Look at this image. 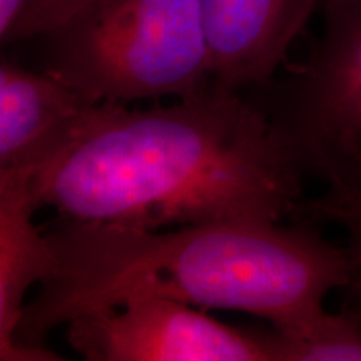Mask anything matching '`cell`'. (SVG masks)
<instances>
[{
	"label": "cell",
	"mask_w": 361,
	"mask_h": 361,
	"mask_svg": "<svg viewBox=\"0 0 361 361\" xmlns=\"http://www.w3.org/2000/svg\"><path fill=\"white\" fill-rule=\"evenodd\" d=\"M37 39L44 71L96 104L180 99L211 84L200 0H94Z\"/></svg>",
	"instance_id": "obj_3"
},
{
	"label": "cell",
	"mask_w": 361,
	"mask_h": 361,
	"mask_svg": "<svg viewBox=\"0 0 361 361\" xmlns=\"http://www.w3.org/2000/svg\"><path fill=\"white\" fill-rule=\"evenodd\" d=\"M351 251L355 255V269L353 276L348 286H346V293H348V305L353 308L361 311V246L348 243Z\"/></svg>",
	"instance_id": "obj_12"
},
{
	"label": "cell",
	"mask_w": 361,
	"mask_h": 361,
	"mask_svg": "<svg viewBox=\"0 0 361 361\" xmlns=\"http://www.w3.org/2000/svg\"><path fill=\"white\" fill-rule=\"evenodd\" d=\"M99 104L49 72L0 66V169H37L79 133Z\"/></svg>",
	"instance_id": "obj_7"
},
{
	"label": "cell",
	"mask_w": 361,
	"mask_h": 361,
	"mask_svg": "<svg viewBox=\"0 0 361 361\" xmlns=\"http://www.w3.org/2000/svg\"><path fill=\"white\" fill-rule=\"evenodd\" d=\"M67 341L90 361H271L264 331L157 296L79 316L67 323Z\"/></svg>",
	"instance_id": "obj_5"
},
{
	"label": "cell",
	"mask_w": 361,
	"mask_h": 361,
	"mask_svg": "<svg viewBox=\"0 0 361 361\" xmlns=\"http://www.w3.org/2000/svg\"><path fill=\"white\" fill-rule=\"evenodd\" d=\"M305 176L264 106L211 82L169 106L102 102L52 159L30 169L39 207L130 229L296 216Z\"/></svg>",
	"instance_id": "obj_1"
},
{
	"label": "cell",
	"mask_w": 361,
	"mask_h": 361,
	"mask_svg": "<svg viewBox=\"0 0 361 361\" xmlns=\"http://www.w3.org/2000/svg\"><path fill=\"white\" fill-rule=\"evenodd\" d=\"M92 2L94 0H37L16 25L7 44L42 37Z\"/></svg>",
	"instance_id": "obj_10"
},
{
	"label": "cell",
	"mask_w": 361,
	"mask_h": 361,
	"mask_svg": "<svg viewBox=\"0 0 361 361\" xmlns=\"http://www.w3.org/2000/svg\"><path fill=\"white\" fill-rule=\"evenodd\" d=\"M51 274L25 305L20 345L49 350L54 328L135 298H169L196 308L259 316L293 333L346 290L355 255L333 245L316 223L221 221L171 231L67 221L47 234Z\"/></svg>",
	"instance_id": "obj_2"
},
{
	"label": "cell",
	"mask_w": 361,
	"mask_h": 361,
	"mask_svg": "<svg viewBox=\"0 0 361 361\" xmlns=\"http://www.w3.org/2000/svg\"><path fill=\"white\" fill-rule=\"evenodd\" d=\"M35 2L37 0H0V39L4 44H7L16 25Z\"/></svg>",
	"instance_id": "obj_11"
},
{
	"label": "cell",
	"mask_w": 361,
	"mask_h": 361,
	"mask_svg": "<svg viewBox=\"0 0 361 361\" xmlns=\"http://www.w3.org/2000/svg\"><path fill=\"white\" fill-rule=\"evenodd\" d=\"M39 209L30 169H0V360L59 361L52 350L20 345L25 296L51 274L54 252L47 234L34 224Z\"/></svg>",
	"instance_id": "obj_8"
},
{
	"label": "cell",
	"mask_w": 361,
	"mask_h": 361,
	"mask_svg": "<svg viewBox=\"0 0 361 361\" xmlns=\"http://www.w3.org/2000/svg\"><path fill=\"white\" fill-rule=\"evenodd\" d=\"M322 32L263 106L322 197H361V0H322Z\"/></svg>",
	"instance_id": "obj_4"
},
{
	"label": "cell",
	"mask_w": 361,
	"mask_h": 361,
	"mask_svg": "<svg viewBox=\"0 0 361 361\" xmlns=\"http://www.w3.org/2000/svg\"><path fill=\"white\" fill-rule=\"evenodd\" d=\"M271 361H361V311L323 310L293 333L264 331Z\"/></svg>",
	"instance_id": "obj_9"
},
{
	"label": "cell",
	"mask_w": 361,
	"mask_h": 361,
	"mask_svg": "<svg viewBox=\"0 0 361 361\" xmlns=\"http://www.w3.org/2000/svg\"><path fill=\"white\" fill-rule=\"evenodd\" d=\"M322 0H200L211 82L268 87Z\"/></svg>",
	"instance_id": "obj_6"
}]
</instances>
